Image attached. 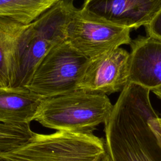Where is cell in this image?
Segmentation results:
<instances>
[{
  "label": "cell",
  "instance_id": "6",
  "mask_svg": "<svg viewBox=\"0 0 161 161\" xmlns=\"http://www.w3.org/2000/svg\"><path fill=\"white\" fill-rule=\"evenodd\" d=\"M161 8V0H84L80 12L94 21L136 29L147 25Z\"/></svg>",
  "mask_w": 161,
  "mask_h": 161
},
{
  "label": "cell",
  "instance_id": "13",
  "mask_svg": "<svg viewBox=\"0 0 161 161\" xmlns=\"http://www.w3.org/2000/svg\"><path fill=\"white\" fill-rule=\"evenodd\" d=\"M58 1L0 0V17L28 25Z\"/></svg>",
  "mask_w": 161,
  "mask_h": 161
},
{
  "label": "cell",
  "instance_id": "4",
  "mask_svg": "<svg viewBox=\"0 0 161 161\" xmlns=\"http://www.w3.org/2000/svg\"><path fill=\"white\" fill-rule=\"evenodd\" d=\"M89 60L67 41L55 45L42 59L26 88L43 99L77 91Z\"/></svg>",
  "mask_w": 161,
  "mask_h": 161
},
{
  "label": "cell",
  "instance_id": "16",
  "mask_svg": "<svg viewBox=\"0 0 161 161\" xmlns=\"http://www.w3.org/2000/svg\"><path fill=\"white\" fill-rule=\"evenodd\" d=\"M148 123L152 130L161 141V118L156 115L149 119Z\"/></svg>",
  "mask_w": 161,
  "mask_h": 161
},
{
  "label": "cell",
  "instance_id": "7",
  "mask_svg": "<svg viewBox=\"0 0 161 161\" xmlns=\"http://www.w3.org/2000/svg\"><path fill=\"white\" fill-rule=\"evenodd\" d=\"M129 52L118 47L90 59L78 90L112 94L128 83Z\"/></svg>",
  "mask_w": 161,
  "mask_h": 161
},
{
  "label": "cell",
  "instance_id": "2",
  "mask_svg": "<svg viewBox=\"0 0 161 161\" xmlns=\"http://www.w3.org/2000/svg\"><path fill=\"white\" fill-rule=\"evenodd\" d=\"M113 108L106 94L77 90L44 99L34 121L59 131L91 134L107 121Z\"/></svg>",
  "mask_w": 161,
  "mask_h": 161
},
{
  "label": "cell",
  "instance_id": "5",
  "mask_svg": "<svg viewBox=\"0 0 161 161\" xmlns=\"http://www.w3.org/2000/svg\"><path fill=\"white\" fill-rule=\"evenodd\" d=\"M131 30L91 19L76 8L67 27L66 38L74 48L92 59L123 45L130 44L132 40Z\"/></svg>",
  "mask_w": 161,
  "mask_h": 161
},
{
  "label": "cell",
  "instance_id": "14",
  "mask_svg": "<svg viewBox=\"0 0 161 161\" xmlns=\"http://www.w3.org/2000/svg\"><path fill=\"white\" fill-rule=\"evenodd\" d=\"M33 133L30 125H12L0 123V153L24 143Z\"/></svg>",
  "mask_w": 161,
  "mask_h": 161
},
{
  "label": "cell",
  "instance_id": "12",
  "mask_svg": "<svg viewBox=\"0 0 161 161\" xmlns=\"http://www.w3.org/2000/svg\"><path fill=\"white\" fill-rule=\"evenodd\" d=\"M28 25L0 17V86L11 87L19 38Z\"/></svg>",
  "mask_w": 161,
  "mask_h": 161
},
{
  "label": "cell",
  "instance_id": "9",
  "mask_svg": "<svg viewBox=\"0 0 161 161\" xmlns=\"http://www.w3.org/2000/svg\"><path fill=\"white\" fill-rule=\"evenodd\" d=\"M75 8L73 0H59L27 26L25 35L42 38L53 46L67 41V27Z\"/></svg>",
  "mask_w": 161,
  "mask_h": 161
},
{
  "label": "cell",
  "instance_id": "10",
  "mask_svg": "<svg viewBox=\"0 0 161 161\" xmlns=\"http://www.w3.org/2000/svg\"><path fill=\"white\" fill-rule=\"evenodd\" d=\"M43 99L28 89L0 86V123L30 125Z\"/></svg>",
  "mask_w": 161,
  "mask_h": 161
},
{
  "label": "cell",
  "instance_id": "15",
  "mask_svg": "<svg viewBox=\"0 0 161 161\" xmlns=\"http://www.w3.org/2000/svg\"><path fill=\"white\" fill-rule=\"evenodd\" d=\"M145 28L148 36L161 41V8Z\"/></svg>",
  "mask_w": 161,
  "mask_h": 161
},
{
  "label": "cell",
  "instance_id": "11",
  "mask_svg": "<svg viewBox=\"0 0 161 161\" xmlns=\"http://www.w3.org/2000/svg\"><path fill=\"white\" fill-rule=\"evenodd\" d=\"M24 32L18 42L16 65L11 87L16 89H26L40 63L53 47L42 38H29Z\"/></svg>",
  "mask_w": 161,
  "mask_h": 161
},
{
  "label": "cell",
  "instance_id": "17",
  "mask_svg": "<svg viewBox=\"0 0 161 161\" xmlns=\"http://www.w3.org/2000/svg\"><path fill=\"white\" fill-rule=\"evenodd\" d=\"M159 99H161V87L157 89H155L152 91Z\"/></svg>",
  "mask_w": 161,
  "mask_h": 161
},
{
  "label": "cell",
  "instance_id": "8",
  "mask_svg": "<svg viewBox=\"0 0 161 161\" xmlns=\"http://www.w3.org/2000/svg\"><path fill=\"white\" fill-rule=\"evenodd\" d=\"M128 60V82L153 91L161 87V41L149 36L132 40Z\"/></svg>",
  "mask_w": 161,
  "mask_h": 161
},
{
  "label": "cell",
  "instance_id": "1",
  "mask_svg": "<svg viewBox=\"0 0 161 161\" xmlns=\"http://www.w3.org/2000/svg\"><path fill=\"white\" fill-rule=\"evenodd\" d=\"M150 90L128 82L104 123L106 152L111 161H161V141L149 119L157 115Z\"/></svg>",
  "mask_w": 161,
  "mask_h": 161
},
{
  "label": "cell",
  "instance_id": "3",
  "mask_svg": "<svg viewBox=\"0 0 161 161\" xmlns=\"http://www.w3.org/2000/svg\"><path fill=\"white\" fill-rule=\"evenodd\" d=\"M105 153L104 140L92 133L34 132L24 143L0 153V161H100Z\"/></svg>",
  "mask_w": 161,
  "mask_h": 161
},
{
  "label": "cell",
  "instance_id": "18",
  "mask_svg": "<svg viewBox=\"0 0 161 161\" xmlns=\"http://www.w3.org/2000/svg\"><path fill=\"white\" fill-rule=\"evenodd\" d=\"M100 161H111L110 157L108 155V154L106 153H106L104 155V156L102 157V158L101 159Z\"/></svg>",
  "mask_w": 161,
  "mask_h": 161
}]
</instances>
